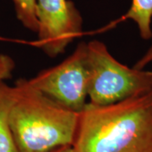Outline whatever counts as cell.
Listing matches in <instances>:
<instances>
[{
	"instance_id": "cell-11",
	"label": "cell",
	"mask_w": 152,
	"mask_h": 152,
	"mask_svg": "<svg viewBox=\"0 0 152 152\" xmlns=\"http://www.w3.org/2000/svg\"><path fill=\"white\" fill-rule=\"evenodd\" d=\"M49 152H75L72 145H67V146H62L56 148L54 150Z\"/></svg>"
},
{
	"instance_id": "cell-9",
	"label": "cell",
	"mask_w": 152,
	"mask_h": 152,
	"mask_svg": "<svg viewBox=\"0 0 152 152\" xmlns=\"http://www.w3.org/2000/svg\"><path fill=\"white\" fill-rule=\"evenodd\" d=\"M15 63L10 56L0 53V83L12 77Z\"/></svg>"
},
{
	"instance_id": "cell-10",
	"label": "cell",
	"mask_w": 152,
	"mask_h": 152,
	"mask_svg": "<svg viewBox=\"0 0 152 152\" xmlns=\"http://www.w3.org/2000/svg\"><path fill=\"white\" fill-rule=\"evenodd\" d=\"M152 63V45L150 47V48L146 51V53L142 56L140 59L136 62L134 64V68L138 69H145V68L148 64Z\"/></svg>"
},
{
	"instance_id": "cell-4",
	"label": "cell",
	"mask_w": 152,
	"mask_h": 152,
	"mask_svg": "<svg viewBox=\"0 0 152 152\" xmlns=\"http://www.w3.org/2000/svg\"><path fill=\"white\" fill-rule=\"evenodd\" d=\"M87 43L80 42L68 58L29 79L30 85L61 106L80 113L87 105Z\"/></svg>"
},
{
	"instance_id": "cell-2",
	"label": "cell",
	"mask_w": 152,
	"mask_h": 152,
	"mask_svg": "<svg viewBox=\"0 0 152 152\" xmlns=\"http://www.w3.org/2000/svg\"><path fill=\"white\" fill-rule=\"evenodd\" d=\"M15 87L9 122L19 152H49L73 145L79 113L40 92L27 79H19Z\"/></svg>"
},
{
	"instance_id": "cell-3",
	"label": "cell",
	"mask_w": 152,
	"mask_h": 152,
	"mask_svg": "<svg viewBox=\"0 0 152 152\" xmlns=\"http://www.w3.org/2000/svg\"><path fill=\"white\" fill-rule=\"evenodd\" d=\"M86 62L89 103L107 106L152 91V71L123 64L101 41L87 43Z\"/></svg>"
},
{
	"instance_id": "cell-6",
	"label": "cell",
	"mask_w": 152,
	"mask_h": 152,
	"mask_svg": "<svg viewBox=\"0 0 152 152\" xmlns=\"http://www.w3.org/2000/svg\"><path fill=\"white\" fill-rule=\"evenodd\" d=\"M16 89L0 83V152H19L10 126L9 117L15 101Z\"/></svg>"
},
{
	"instance_id": "cell-5",
	"label": "cell",
	"mask_w": 152,
	"mask_h": 152,
	"mask_svg": "<svg viewBox=\"0 0 152 152\" xmlns=\"http://www.w3.org/2000/svg\"><path fill=\"white\" fill-rule=\"evenodd\" d=\"M37 40L35 46L50 58L65 52L82 33L83 20L70 0H37Z\"/></svg>"
},
{
	"instance_id": "cell-8",
	"label": "cell",
	"mask_w": 152,
	"mask_h": 152,
	"mask_svg": "<svg viewBox=\"0 0 152 152\" xmlns=\"http://www.w3.org/2000/svg\"><path fill=\"white\" fill-rule=\"evenodd\" d=\"M17 20L22 26L32 32L37 33V0H12Z\"/></svg>"
},
{
	"instance_id": "cell-7",
	"label": "cell",
	"mask_w": 152,
	"mask_h": 152,
	"mask_svg": "<svg viewBox=\"0 0 152 152\" xmlns=\"http://www.w3.org/2000/svg\"><path fill=\"white\" fill-rule=\"evenodd\" d=\"M123 19L135 23L142 39L152 37V0H132L130 8Z\"/></svg>"
},
{
	"instance_id": "cell-1",
	"label": "cell",
	"mask_w": 152,
	"mask_h": 152,
	"mask_svg": "<svg viewBox=\"0 0 152 152\" xmlns=\"http://www.w3.org/2000/svg\"><path fill=\"white\" fill-rule=\"evenodd\" d=\"M75 152H152V91L79 113Z\"/></svg>"
}]
</instances>
